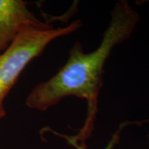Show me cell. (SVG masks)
Segmentation results:
<instances>
[{"instance_id":"1","label":"cell","mask_w":149,"mask_h":149,"mask_svg":"<svg viewBox=\"0 0 149 149\" xmlns=\"http://www.w3.org/2000/svg\"><path fill=\"white\" fill-rule=\"evenodd\" d=\"M139 19V13L128 1H117L111 11L110 23L100 46L86 53L81 43H74L64 66L51 79L39 84L29 93L26 100L27 107L46 111L67 97L86 100V120L76 135L79 140L85 141L93 129L97 99L103 86L104 66L115 46L129 38Z\"/></svg>"},{"instance_id":"2","label":"cell","mask_w":149,"mask_h":149,"mask_svg":"<svg viewBox=\"0 0 149 149\" xmlns=\"http://www.w3.org/2000/svg\"><path fill=\"white\" fill-rule=\"evenodd\" d=\"M79 20L65 27L51 25L25 28L4 52L0 55V120L5 116L3 102L26 66L44 51L52 41L74 32L81 26Z\"/></svg>"},{"instance_id":"3","label":"cell","mask_w":149,"mask_h":149,"mask_svg":"<svg viewBox=\"0 0 149 149\" xmlns=\"http://www.w3.org/2000/svg\"><path fill=\"white\" fill-rule=\"evenodd\" d=\"M45 24L29 10L26 1L0 0V55L25 28Z\"/></svg>"},{"instance_id":"4","label":"cell","mask_w":149,"mask_h":149,"mask_svg":"<svg viewBox=\"0 0 149 149\" xmlns=\"http://www.w3.org/2000/svg\"><path fill=\"white\" fill-rule=\"evenodd\" d=\"M129 122H126L123 123L122 124H120L118 129H117L116 131L113 134L111 139H110V141H109V143H108L107 146H106L104 149H114L115 146L118 144L119 141H120L121 131H122L123 128L125 127L126 126H127L128 124H129ZM48 131L52 132L53 134L59 136V137H61V138H64L65 140H66L67 144L70 145V146H72L75 149H87V146L86 145L85 141H78L74 135H64V134H60L54 131L53 130L50 129V128H48Z\"/></svg>"},{"instance_id":"5","label":"cell","mask_w":149,"mask_h":149,"mask_svg":"<svg viewBox=\"0 0 149 149\" xmlns=\"http://www.w3.org/2000/svg\"><path fill=\"white\" fill-rule=\"evenodd\" d=\"M148 140H149V135L148 136Z\"/></svg>"}]
</instances>
